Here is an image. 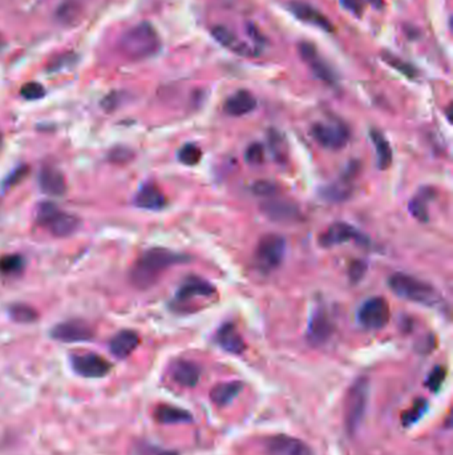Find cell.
Listing matches in <instances>:
<instances>
[{
    "label": "cell",
    "instance_id": "8992f818",
    "mask_svg": "<svg viewBox=\"0 0 453 455\" xmlns=\"http://www.w3.org/2000/svg\"><path fill=\"white\" fill-rule=\"evenodd\" d=\"M286 252V241L279 234L263 236L256 249V268L262 272H271L278 268Z\"/></svg>",
    "mask_w": 453,
    "mask_h": 455
},
{
    "label": "cell",
    "instance_id": "ac0fdd59",
    "mask_svg": "<svg viewBox=\"0 0 453 455\" xmlns=\"http://www.w3.org/2000/svg\"><path fill=\"white\" fill-rule=\"evenodd\" d=\"M39 188L46 196L60 198L67 192L64 175L54 166H44L39 172Z\"/></svg>",
    "mask_w": 453,
    "mask_h": 455
},
{
    "label": "cell",
    "instance_id": "52a82bcc",
    "mask_svg": "<svg viewBox=\"0 0 453 455\" xmlns=\"http://www.w3.org/2000/svg\"><path fill=\"white\" fill-rule=\"evenodd\" d=\"M391 318V309L383 297H372L363 303L358 312V321L361 327L378 330L385 327Z\"/></svg>",
    "mask_w": 453,
    "mask_h": 455
},
{
    "label": "cell",
    "instance_id": "7bdbcfd3",
    "mask_svg": "<svg viewBox=\"0 0 453 455\" xmlns=\"http://www.w3.org/2000/svg\"><path fill=\"white\" fill-rule=\"evenodd\" d=\"M368 1L371 3L373 7H376V8H379V7L383 6V0H368Z\"/></svg>",
    "mask_w": 453,
    "mask_h": 455
},
{
    "label": "cell",
    "instance_id": "3957f363",
    "mask_svg": "<svg viewBox=\"0 0 453 455\" xmlns=\"http://www.w3.org/2000/svg\"><path fill=\"white\" fill-rule=\"evenodd\" d=\"M388 286L397 297L411 303H421L426 306H436L442 303L440 294L430 284L406 273L392 274L388 279Z\"/></svg>",
    "mask_w": 453,
    "mask_h": 455
},
{
    "label": "cell",
    "instance_id": "6da1fadb",
    "mask_svg": "<svg viewBox=\"0 0 453 455\" xmlns=\"http://www.w3.org/2000/svg\"><path fill=\"white\" fill-rule=\"evenodd\" d=\"M187 257L165 248H151L137 258L130 270V281L137 289H149L168 269L184 264Z\"/></svg>",
    "mask_w": 453,
    "mask_h": 455
},
{
    "label": "cell",
    "instance_id": "e575fe53",
    "mask_svg": "<svg viewBox=\"0 0 453 455\" xmlns=\"http://www.w3.org/2000/svg\"><path fill=\"white\" fill-rule=\"evenodd\" d=\"M244 159L250 165H259V164L263 163L265 151H263L262 144H259V142L250 144L244 152Z\"/></svg>",
    "mask_w": 453,
    "mask_h": 455
},
{
    "label": "cell",
    "instance_id": "603a6c76",
    "mask_svg": "<svg viewBox=\"0 0 453 455\" xmlns=\"http://www.w3.org/2000/svg\"><path fill=\"white\" fill-rule=\"evenodd\" d=\"M214 293H216V288L210 284L209 281L192 277V279H187L180 286L175 297L178 301H186L194 297H209Z\"/></svg>",
    "mask_w": 453,
    "mask_h": 455
},
{
    "label": "cell",
    "instance_id": "d6a6232c",
    "mask_svg": "<svg viewBox=\"0 0 453 455\" xmlns=\"http://www.w3.org/2000/svg\"><path fill=\"white\" fill-rule=\"evenodd\" d=\"M178 160L185 165L189 166H194L197 165L201 159H202V151L198 148L196 144H185L178 153Z\"/></svg>",
    "mask_w": 453,
    "mask_h": 455
},
{
    "label": "cell",
    "instance_id": "d590c367",
    "mask_svg": "<svg viewBox=\"0 0 453 455\" xmlns=\"http://www.w3.org/2000/svg\"><path fill=\"white\" fill-rule=\"evenodd\" d=\"M445 369L442 366H436L432 372H430L427 381H426V386L430 389V392H439L442 387V382L445 380Z\"/></svg>",
    "mask_w": 453,
    "mask_h": 455
},
{
    "label": "cell",
    "instance_id": "d6986e66",
    "mask_svg": "<svg viewBox=\"0 0 453 455\" xmlns=\"http://www.w3.org/2000/svg\"><path fill=\"white\" fill-rule=\"evenodd\" d=\"M256 108V99L254 95L246 90L237 91L223 104V111L229 116L240 117L244 116L250 112H253Z\"/></svg>",
    "mask_w": 453,
    "mask_h": 455
},
{
    "label": "cell",
    "instance_id": "8d00e7d4",
    "mask_svg": "<svg viewBox=\"0 0 453 455\" xmlns=\"http://www.w3.org/2000/svg\"><path fill=\"white\" fill-rule=\"evenodd\" d=\"M20 94L27 100H39L46 95V90L39 83H27L25 85H23Z\"/></svg>",
    "mask_w": 453,
    "mask_h": 455
},
{
    "label": "cell",
    "instance_id": "2e32d148",
    "mask_svg": "<svg viewBox=\"0 0 453 455\" xmlns=\"http://www.w3.org/2000/svg\"><path fill=\"white\" fill-rule=\"evenodd\" d=\"M261 210L275 222H294L301 217L298 207L287 200H268L261 205Z\"/></svg>",
    "mask_w": 453,
    "mask_h": 455
},
{
    "label": "cell",
    "instance_id": "60d3db41",
    "mask_svg": "<svg viewBox=\"0 0 453 455\" xmlns=\"http://www.w3.org/2000/svg\"><path fill=\"white\" fill-rule=\"evenodd\" d=\"M366 264L364 262H361V261H356L352 264V267L349 268V276H351V280L354 282H359V280H361V277L364 276L366 273Z\"/></svg>",
    "mask_w": 453,
    "mask_h": 455
},
{
    "label": "cell",
    "instance_id": "8fae6325",
    "mask_svg": "<svg viewBox=\"0 0 453 455\" xmlns=\"http://www.w3.org/2000/svg\"><path fill=\"white\" fill-rule=\"evenodd\" d=\"M51 337L58 342L77 344L88 342L94 339L93 327L82 320H70L60 322L51 329Z\"/></svg>",
    "mask_w": 453,
    "mask_h": 455
},
{
    "label": "cell",
    "instance_id": "7402d4cb",
    "mask_svg": "<svg viewBox=\"0 0 453 455\" xmlns=\"http://www.w3.org/2000/svg\"><path fill=\"white\" fill-rule=\"evenodd\" d=\"M172 378L175 384L184 387H194L199 382L201 370L197 363L186 360L175 362L172 366Z\"/></svg>",
    "mask_w": 453,
    "mask_h": 455
},
{
    "label": "cell",
    "instance_id": "7a4b0ae2",
    "mask_svg": "<svg viewBox=\"0 0 453 455\" xmlns=\"http://www.w3.org/2000/svg\"><path fill=\"white\" fill-rule=\"evenodd\" d=\"M160 36L147 22L132 27L120 40L121 52L130 60L151 58L160 51Z\"/></svg>",
    "mask_w": 453,
    "mask_h": 455
},
{
    "label": "cell",
    "instance_id": "44dd1931",
    "mask_svg": "<svg viewBox=\"0 0 453 455\" xmlns=\"http://www.w3.org/2000/svg\"><path fill=\"white\" fill-rule=\"evenodd\" d=\"M168 200L161 189L153 184L141 187L135 196V205L137 208L147 210H161L166 207Z\"/></svg>",
    "mask_w": 453,
    "mask_h": 455
},
{
    "label": "cell",
    "instance_id": "4dcf8cb0",
    "mask_svg": "<svg viewBox=\"0 0 453 455\" xmlns=\"http://www.w3.org/2000/svg\"><path fill=\"white\" fill-rule=\"evenodd\" d=\"M349 195H351V186H349V178H343L337 184L325 188L323 192L325 199L337 201V202L347 199Z\"/></svg>",
    "mask_w": 453,
    "mask_h": 455
},
{
    "label": "cell",
    "instance_id": "277c9868",
    "mask_svg": "<svg viewBox=\"0 0 453 455\" xmlns=\"http://www.w3.org/2000/svg\"><path fill=\"white\" fill-rule=\"evenodd\" d=\"M36 222L56 237H68L75 233L82 225L77 216L58 210V205L49 201L42 202L37 207Z\"/></svg>",
    "mask_w": 453,
    "mask_h": 455
},
{
    "label": "cell",
    "instance_id": "ffe728a7",
    "mask_svg": "<svg viewBox=\"0 0 453 455\" xmlns=\"http://www.w3.org/2000/svg\"><path fill=\"white\" fill-rule=\"evenodd\" d=\"M139 345V334L133 330H121L109 341V351L118 358L125 360Z\"/></svg>",
    "mask_w": 453,
    "mask_h": 455
},
{
    "label": "cell",
    "instance_id": "5b68a950",
    "mask_svg": "<svg viewBox=\"0 0 453 455\" xmlns=\"http://www.w3.org/2000/svg\"><path fill=\"white\" fill-rule=\"evenodd\" d=\"M370 399V382L366 377L358 378L351 386L345 405V425L349 435L361 427Z\"/></svg>",
    "mask_w": 453,
    "mask_h": 455
},
{
    "label": "cell",
    "instance_id": "cb8c5ba5",
    "mask_svg": "<svg viewBox=\"0 0 453 455\" xmlns=\"http://www.w3.org/2000/svg\"><path fill=\"white\" fill-rule=\"evenodd\" d=\"M217 342L223 351L232 354H242L246 349L242 336L232 324H225L217 333Z\"/></svg>",
    "mask_w": 453,
    "mask_h": 455
},
{
    "label": "cell",
    "instance_id": "e0dca14e",
    "mask_svg": "<svg viewBox=\"0 0 453 455\" xmlns=\"http://www.w3.org/2000/svg\"><path fill=\"white\" fill-rule=\"evenodd\" d=\"M334 327L325 310L318 309L311 317L307 327V339L313 345H322L333 336Z\"/></svg>",
    "mask_w": 453,
    "mask_h": 455
},
{
    "label": "cell",
    "instance_id": "ab89813d",
    "mask_svg": "<svg viewBox=\"0 0 453 455\" xmlns=\"http://www.w3.org/2000/svg\"><path fill=\"white\" fill-rule=\"evenodd\" d=\"M132 157V152L129 151L128 148L124 147H117L113 151L111 152V160L113 163H128Z\"/></svg>",
    "mask_w": 453,
    "mask_h": 455
},
{
    "label": "cell",
    "instance_id": "74e56055",
    "mask_svg": "<svg viewBox=\"0 0 453 455\" xmlns=\"http://www.w3.org/2000/svg\"><path fill=\"white\" fill-rule=\"evenodd\" d=\"M253 190L254 193L258 195V196H265V198H270L275 193L277 190V187L270 183V181H258L254 186H253Z\"/></svg>",
    "mask_w": 453,
    "mask_h": 455
},
{
    "label": "cell",
    "instance_id": "1f68e13d",
    "mask_svg": "<svg viewBox=\"0 0 453 455\" xmlns=\"http://www.w3.org/2000/svg\"><path fill=\"white\" fill-rule=\"evenodd\" d=\"M24 268V258L19 255H7L0 257V273L3 274H16Z\"/></svg>",
    "mask_w": 453,
    "mask_h": 455
},
{
    "label": "cell",
    "instance_id": "d4e9b609",
    "mask_svg": "<svg viewBox=\"0 0 453 455\" xmlns=\"http://www.w3.org/2000/svg\"><path fill=\"white\" fill-rule=\"evenodd\" d=\"M154 420L161 425H177V423H189L193 420L192 414L173 405H159L154 410Z\"/></svg>",
    "mask_w": 453,
    "mask_h": 455
},
{
    "label": "cell",
    "instance_id": "f35d334b",
    "mask_svg": "<svg viewBox=\"0 0 453 455\" xmlns=\"http://www.w3.org/2000/svg\"><path fill=\"white\" fill-rule=\"evenodd\" d=\"M340 4L343 6L345 10L359 18L364 11V0H340Z\"/></svg>",
    "mask_w": 453,
    "mask_h": 455
},
{
    "label": "cell",
    "instance_id": "30bf717a",
    "mask_svg": "<svg viewBox=\"0 0 453 455\" xmlns=\"http://www.w3.org/2000/svg\"><path fill=\"white\" fill-rule=\"evenodd\" d=\"M349 241H355L359 245H367L368 237L361 233L355 226L349 225L347 222H334L328 226L325 233L321 236V245L323 248H334L342 245Z\"/></svg>",
    "mask_w": 453,
    "mask_h": 455
},
{
    "label": "cell",
    "instance_id": "ba28073f",
    "mask_svg": "<svg viewBox=\"0 0 453 455\" xmlns=\"http://www.w3.org/2000/svg\"><path fill=\"white\" fill-rule=\"evenodd\" d=\"M311 135L322 147L331 151L345 148L349 140V128L339 121L316 123L311 129Z\"/></svg>",
    "mask_w": 453,
    "mask_h": 455
},
{
    "label": "cell",
    "instance_id": "4fadbf2b",
    "mask_svg": "<svg viewBox=\"0 0 453 455\" xmlns=\"http://www.w3.org/2000/svg\"><path fill=\"white\" fill-rule=\"evenodd\" d=\"M289 11L297 19L302 20L304 23L315 25L325 32H334V30H335L334 24L330 22V19L325 15L306 1L292 0L289 3Z\"/></svg>",
    "mask_w": 453,
    "mask_h": 455
},
{
    "label": "cell",
    "instance_id": "9a60e30c",
    "mask_svg": "<svg viewBox=\"0 0 453 455\" xmlns=\"http://www.w3.org/2000/svg\"><path fill=\"white\" fill-rule=\"evenodd\" d=\"M211 35L221 44L222 47L232 51V54H235V55H240L244 58H252V56L256 55L254 48L252 47L250 44H247L244 40H241L228 27H223V25L213 27Z\"/></svg>",
    "mask_w": 453,
    "mask_h": 455
},
{
    "label": "cell",
    "instance_id": "4316f807",
    "mask_svg": "<svg viewBox=\"0 0 453 455\" xmlns=\"http://www.w3.org/2000/svg\"><path fill=\"white\" fill-rule=\"evenodd\" d=\"M433 196V189L423 188L418 190V195L409 201V213L418 222H428V208L427 202Z\"/></svg>",
    "mask_w": 453,
    "mask_h": 455
},
{
    "label": "cell",
    "instance_id": "b9f144b4",
    "mask_svg": "<svg viewBox=\"0 0 453 455\" xmlns=\"http://www.w3.org/2000/svg\"><path fill=\"white\" fill-rule=\"evenodd\" d=\"M25 171H27V168H25V166H22V168L16 169V171L13 172V175L10 176V178L6 181V186H7V187H10L12 184H15L18 180L23 178L24 176H25Z\"/></svg>",
    "mask_w": 453,
    "mask_h": 455
},
{
    "label": "cell",
    "instance_id": "83f0119b",
    "mask_svg": "<svg viewBox=\"0 0 453 455\" xmlns=\"http://www.w3.org/2000/svg\"><path fill=\"white\" fill-rule=\"evenodd\" d=\"M372 142L376 150V156H378V166L380 169H388L392 164V150L388 140L383 136L382 132L379 131H372L371 132Z\"/></svg>",
    "mask_w": 453,
    "mask_h": 455
},
{
    "label": "cell",
    "instance_id": "ee69618b",
    "mask_svg": "<svg viewBox=\"0 0 453 455\" xmlns=\"http://www.w3.org/2000/svg\"><path fill=\"white\" fill-rule=\"evenodd\" d=\"M157 455H178V453H175V451H161Z\"/></svg>",
    "mask_w": 453,
    "mask_h": 455
},
{
    "label": "cell",
    "instance_id": "f6af8a7d",
    "mask_svg": "<svg viewBox=\"0 0 453 455\" xmlns=\"http://www.w3.org/2000/svg\"><path fill=\"white\" fill-rule=\"evenodd\" d=\"M0 145H1V132H0Z\"/></svg>",
    "mask_w": 453,
    "mask_h": 455
},
{
    "label": "cell",
    "instance_id": "f1b7e54d",
    "mask_svg": "<svg viewBox=\"0 0 453 455\" xmlns=\"http://www.w3.org/2000/svg\"><path fill=\"white\" fill-rule=\"evenodd\" d=\"M10 317L19 324H32L37 320V312L27 303H13L8 309Z\"/></svg>",
    "mask_w": 453,
    "mask_h": 455
},
{
    "label": "cell",
    "instance_id": "7c38bea8",
    "mask_svg": "<svg viewBox=\"0 0 453 455\" xmlns=\"http://www.w3.org/2000/svg\"><path fill=\"white\" fill-rule=\"evenodd\" d=\"M265 449L268 455H315L313 449L306 442L283 434L270 437Z\"/></svg>",
    "mask_w": 453,
    "mask_h": 455
},
{
    "label": "cell",
    "instance_id": "5bb4252c",
    "mask_svg": "<svg viewBox=\"0 0 453 455\" xmlns=\"http://www.w3.org/2000/svg\"><path fill=\"white\" fill-rule=\"evenodd\" d=\"M299 54H301L303 60L310 66V68L319 80L327 83V84L337 83V76H335L334 71L331 70V67L325 63V60L318 55L316 48L311 43H307V42L301 43Z\"/></svg>",
    "mask_w": 453,
    "mask_h": 455
},
{
    "label": "cell",
    "instance_id": "9c48e42d",
    "mask_svg": "<svg viewBox=\"0 0 453 455\" xmlns=\"http://www.w3.org/2000/svg\"><path fill=\"white\" fill-rule=\"evenodd\" d=\"M70 366L75 373L84 378H104L112 370V363L96 353L72 356Z\"/></svg>",
    "mask_w": 453,
    "mask_h": 455
},
{
    "label": "cell",
    "instance_id": "484cf974",
    "mask_svg": "<svg viewBox=\"0 0 453 455\" xmlns=\"http://www.w3.org/2000/svg\"><path fill=\"white\" fill-rule=\"evenodd\" d=\"M241 390H242V384L238 381L223 382L211 389L210 398L217 406H226L240 396Z\"/></svg>",
    "mask_w": 453,
    "mask_h": 455
},
{
    "label": "cell",
    "instance_id": "f546056e",
    "mask_svg": "<svg viewBox=\"0 0 453 455\" xmlns=\"http://www.w3.org/2000/svg\"><path fill=\"white\" fill-rule=\"evenodd\" d=\"M427 410H428V402L426 399H423V398L416 399L414 402L412 408L407 410V411H404V414L402 415L403 426L409 427V426L415 425L427 413Z\"/></svg>",
    "mask_w": 453,
    "mask_h": 455
},
{
    "label": "cell",
    "instance_id": "836d02e7",
    "mask_svg": "<svg viewBox=\"0 0 453 455\" xmlns=\"http://www.w3.org/2000/svg\"><path fill=\"white\" fill-rule=\"evenodd\" d=\"M383 59L387 61V64L392 66L395 70L400 71L403 75H406L408 78H415L418 75V71L415 70L412 66H409L408 63L400 60L399 58H396L390 52L384 54Z\"/></svg>",
    "mask_w": 453,
    "mask_h": 455
}]
</instances>
